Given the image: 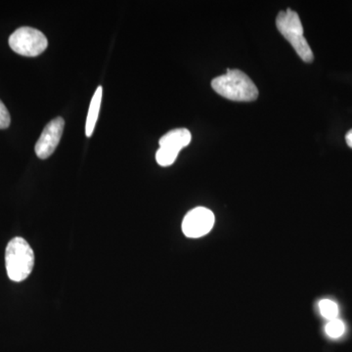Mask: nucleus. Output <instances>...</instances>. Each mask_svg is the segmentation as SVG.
Wrapping results in <instances>:
<instances>
[{
  "label": "nucleus",
  "instance_id": "4",
  "mask_svg": "<svg viewBox=\"0 0 352 352\" xmlns=\"http://www.w3.org/2000/svg\"><path fill=\"white\" fill-rule=\"evenodd\" d=\"M11 50L25 57H36L45 51L48 41L43 32L34 28L22 27L9 38Z\"/></svg>",
  "mask_w": 352,
  "mask_h": 352
},
{
  "label": "nucleus",
  "instance_id": "3",
  "mask_svg": "<svg viewBox=\"0 0 352 352\" xmlns=\"http://www.w3.org/2000/svg\"><path fill=\"white\" fill-rule=\"evenodd\" d=\"M276 25L278 31L292 44L296 54L307 63H311L314 59V52L305 38L302 24L298 13L289 8L281 11L278 14Z\"/></svg>",
  "mask_w": 352,
  "mask_h": 352
},
{
  "label": "nucleus",
  "instance_id": "12",
  "mask_svg": "<svg viewBox=\"0 0 352 352\" xmlns=\"http://www.w3.org/2000/svg\"><path fill=\"white\" fill-rule=\"evenodd\" d=\"M10 113L4 105L3 102L0 100V129H6L10 126Z\"/></svg>",
  "mask_w": 352,
  "mask_h": 352
},
{
  "label": "nucleus",
  "instance_id": "1",
  "mask_svg": "<svg viewBox=\"0 0 352 352\" xmlns=\"http://www.w3.org/2000/svg\"><path fill=\"white\" fill-rule=\"evenodd\" d=\"M212 87L217 94L229 100L251 102L258 97V87L240 69H228L226 74L212 80Z\"/></svg>",
  "mask_w": 352,
  "mask_h": 352
},
{
  "label": "nucleus",
  "instance_id": "6",
  "mask_svg": "<svg viewBox=\"0 0 352 352\" xmlns=\"http://www.w3.org/2000/svg\"><path fill=\"white\" fill-rule=\"evenodd\" d=\"M65 122L62 118L58 117L56 119L51 120L50 124L44 127L41 138L36 142V156L41 160L47 159L56 150L61 140L62 134H63Z\"/></svg>",
  "mask_w": 352,
  "mask_h": 352
},
{
  "label": "nucleus",
  "instance_id": "9",
  "mask_svg": "<svg viewBox=\"0 0 352 352\" xmlns=\"http://www.w3.org/2000/svg\"><path fill=\"white\" fill-rule=\"evenodd\" d=\"M319 309L324 318L329 321L336 319L339 315V307L337 303L331 300H323L319 302Z\"/></svg>",
  "mask_w": 352,
  "mask_h": 352
},
{
  "label": "nucleus",
  "instance_id": "10",
  "mask_svg": "<svg viewBox=\"0 0 352 352\" xmlns=\"http://www.w3.org/2000/svg\"><path fill=\"white\" fill-rule=\"evenodd\" d=\"M326 333L332 339H339L346 332V325L340 319L336 318L328 322L325 327Z\"/></svg>",
  "mask_w": 352,
  "mask_h": 352
},
{
  "label": "nucleus",
  "instance_id": "8",
  "mask_svg": "<svg viewBox=\"0 0 352 352\" xmlns=\"http://www.w3.org/2000/svg\"><path fill=\"white\" fill-rule=\"evenodd\" d=\"M102 94H103V88L102 87H97L91 102H90L87 124H85V134H87V138H90L94 132L95 126H96L97 120L99 117V111H100Z\"/></svg>",
  "mask_w": 352,
  "mask_h": 352
},
{
  "label": "nucleus",
  "instance_id": "5",
  "mask_svg": "<svg viewBox=\"0 0 352 352\" xmlns=\"http://www.w3.org/2000/svg\"><path fill=\"white\" fill-rule=\"evenodd\" d=\"M214 214L207 208L199 207L190 210L182 222V231L188 238H201L207 235L214 226Z\"/></svg>",
  "mask_w": 352,
  "mask_h": 352
},
{
  "label": "nucleus",
  "instance_id": "2",
  "mask_svg": "<svg viewBox=\"0 0 352 352\" xmlns=\"http://www.w3.org/2000/svg\"><path fill=\"white\" fill-rule=\"evenodd\" d=\"M34 265V252L31 245L21 237L13 238L6 251V266L9 279L22 282L31 275Z\"/></svg>",
  "mask_w": 352,
  "mask_h": 352
},
{
  "label": "nucleus",
  "instance_id": "13",
  "mask_svg": "<svg viewBox=\"0 0 352 352\" xmlns=\"http://www.w3.org/2000/svg\"><path fill=\"white\" fill-rule=\"evenodd\" d=\"M346 144L349 145V147H351L352 149V129L347 132L346 136Z\"/></svg>",
  "mask_w": 352,
  "mask_h": 352
},
{
  "label": "nucleus",
  "instance_id": "11",
  "mask_svg": "<svg viewBox=\"0 0 352 352\" xmlns=\"http://www.w3.org/2000/svg\"><path fill=\"white\" fill-rule=\"evenodd\" d=\"M177 156V153L160 147L156 153V161L161 166H170L175 163Z\"/></svg>",
  "mask_w": 352,
  "mask_h": 352
},
{
  "label": "nucleus",
  "instance_id": "7",
  "mask_svg": "<svg viewBox=\"0 0 352 352\" xmlns=\"http://www.w3.org/2000/svg\"><path fill=\"white\" fill-rule=\"evenodd\" d=\"M191 139V132L188 129H173L160 139V147L166 148V149L179 154L183 148L187 147L190 144Z\"/></svg>",
  "mask_w": 352,
  "mask_h": 352
}]
</instances>
